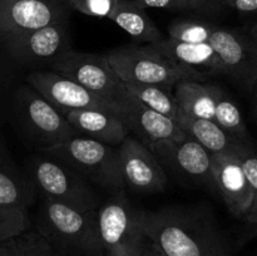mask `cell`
I'll list each match as a JSON object with an SVG mask.
<instances>
[{
  "label": "cell",
  "instance_id": "cell-1",
  "mask_svg": "<svg viewBox=\"0 0 257 256\" xmlns=\"http://www.w3.org/2000/svg\"><path fill=\"white\" fill-rule=\"evenodd\" d=\"M146 236L166 256H231L215 217L198 206H168L143 212Z\"/></svg>",
  "mask_w": 257,
  "mask_h": 256
},
{
  "label": "cell",
  "instance_id": "cell-2",
  "mask_svg": "<svg viewBox=\"0 0 257 256\" xmlns=\"http://www.w3.org/2000/svg\"><path fill=\"white\" fill-rule=\"evenodd\" d=\"M35 231L52 245L57 256H103L97 210L82 212L43 198L35 215Z\"/></svg>",
  "mask_w": 257,
  "mask_h": 256
},
{
  "label": "cell",
  "instance_id": "cell-3",
  "mask_svg": "<svg viewBox=\"0 0 257 256\" xmlns=\"http://www.w3.org/2000/svg\"><path fill=\"white\" fill-rule=\"evenodd\" d=\"M9 119L23 140L39 151L80 136L52 103L24 80L14 93Z\"/></svg>",
  "mask_w": 257,
  "mask_h": 256
},
{
  "label": "cell",
  "instance_id": "cell-4",
  "mask_svg": "<svg viewBox=\"0 0 257 256\" xmlns=\"http://www.w3.org/2000/svg\"><path fill=\"white\" fill-rule=\"evenodd\" d=\"M105 57L123 83H142L173 89L183 80L206 79L191 68L171 60L153 44L123 45L108 52Z\"/></svg>",
  "mask_w": 257,
  "mask_h": 256
},
{
  "label": "cell",
  "instance_id": "cell-5",
  "mask_svg": "<svg viewBox=\"0 0 257 256\" xmlns=\"http://www.w3.org/2000/svg\"><path fill=\"white\" fill-rule=\"evenodd\" d=\"M25 171L43 198L63 203L74 210H98L99 193L92 183L63 161L40 152L29 158Z\"/></svg>",
  "mask_w": 257,
  "mask_h": 256
},
{
  "label": "cell",
  "instance_id": "cell-6",
  "mask_svg": "<svg viewBox=\"0 0 257 256\" xmlns=\"http://www.w3.org/2000/svg\"><path fill=\"white\" fill-rule=\"evenodd\" d=\"M143 212L125 190L112 193L97 210V228L103 256H141L147 242Z\"/></svg>",
  "mask_w": 257,
  "mask_h": 256
},
{
  "label": "cell",
  "instance_id": "cell-7",
  "mask_svg": "<svg viewBox=\"0 0 257 256\" xmlns=\"http://www.w3.org/2000/svg\"><path fill=\"white\" fill-rule=\"evenodd\" d=\"M40 152L63 161L109 195L125 190L117 147L77 136Z\"/></svg>",
  "mask_w": 257,
  "mask_h": 256
},
{
  "label": "cell",
  "instance_id": "cell-8",
  "mask_svg": "<svg viewBox=\"0 0 257 256\" xmlns=\"http://www.w3.org/2000/svg\"><path fill=\"white\" fill-rule=\"evenodd\" d=\"M0 49L22 72L49 69L55 59L73 49L69 20L2 37Z\"/></svg>",
  "mask_w": 257,
  "mask_h": 256
},
{
  "label": "cell",
  "instance_id": "cell-9",
  "mask_svg": "<svg viewBox=\"0 0 257 256\" xmlns=\"http://www.w3.org/2000/svg\"><path fill=\"white\" fill-rule=\"evenodd\" d=\"M49 70L70 78L90 92L112 100L119 109L127 95L124 83L103 54L70 49L55 59L50 64Z\"/></svg>",
  "mask_w": 257,
  "mask_h": 256
},
{
  "label": "cell",
  "instance_id": "cell-10",
  "mask_svg": "<svg viewBox=\"0 0 257 256\" xmlns=\"http://www.w3.org/2000/svg\"><path fill=\"white\" fill-rule=\"evenodd\" d=\"M24 82L34 88L63 115L72 110L97 109L119 115L120 109L114 102L108 100L74 82L49 69L34 70L24 75Z\"/></svg>",
  "mask_w": 257,
  "mask_h": 256
},
{
  "label": "cell",
  "instance_id": "cell-11",
  "mask_svg": "<svg viewBox=\"0 0 257 256\" xmlns=\"http://www.w3.org/2000/svg\"><path fill=\"white\" fill-rule=\"evenodd\" d=\"M162 165L177 177L197 185L215 186L212 173V155L197 141L183 138L163 140L147 145Z\"/></svg>",
  "mask_w": 257,
  "mask_h": 256
},
{
  "label": "cell",
  "instance_id": "cell-12",
  "mask_svg": "<svg viewBox=\"0 0 257 256\" xmlns=\"http://www.w3.org/2000/svg\"><path fill=\"white\" fill-rule=\"evenodd\" d=\"M208 44L217 54L223 74L245 89H252L257 82V45L250 35L215 25Z\"/></svg>",
  "mask_w": 257,
  "mask_h": 256
},
{
  "label": "cell",
  "instance_id": "cell-13",
  "mask_svg": "<svg viewBox=\"0 0 257 256\" xmlns=\"http://www.w3.org/2000/svg\"><path fill=\"white\" fill-rule=\"evenodd\" d=\"M70 0H0V38L69 20Z\"/></svg>",
  "mask_w": 257,
  "mask_h": 256
},
{
  "label": "cell",
  "instance_id": "cell-14",
  "mask_svg": "<svg viewBox=\"0 0 257 256\" xmlns=\"http://www.w3.org/2000/svg\"><path fill=\"white\" fill-rule=\"evenodd\" d=\"M120 171L125 187L136 192H162L167 185V175L146 143L128 135L117 147Z\"/></svg>",
  "mask_w": 257,
  "mask_h": 256
},
{
  "label": "cell",
  "instance_id": "cell-15",
  "mask_svg": "<svg viewBox=\"0 0 257 256\" xmlns=\"http://www.w3.org/2000/svg\"><path fill=\"white\" fill-rule=\"evenodd\" d=\"M212 173L215 187L222 196L226 207L236 218L245 220L252 193L238 153L212 155Z\"/></svg>",
  "mask_w": 257,
  "mask_h": 256
},
{
  "label": "cell",
  "instance_id": "cell-16",
  "mask_svg": "<svg viewBox=\"0 0 257 256\" xmlns=\"http://www.w3.org/2000/svg\"><path fill=\"white\" fill-rule=\"evenodd\" d=\"M119 117L127 130L135 133V137L146 145L187 136L177 120L146 107L128 92L124 102L120 105Z\"/></svg>",
  "mask_w": 257,
  "mask_h": 256
},
{
  "label": "cell",
  "instance_id": "cell-17",
  "mask_svg": "<svg viewBox=\"0 0 257 256\" xmlns=\"http://www.w3.org/2000/svg\"><path fill=\"white\" fill-rule=\"evenodd\" d=\"M38 191L25 168L19 167L0 133V202L29 208Z\"/></svg>",
  "mask_w": 257,
  "mask_h": 256
},
{
  "label": "cell",
  "instance_id": "cell-18",
  "mask_svg": "<svg viewBox=\"0 0 257 256\" xmlns=\"http://www.w3.org/2000/svg\"><path fill=\"white\" fill-rule=\"evenodd\" d=\"M70 124L83 137L118 147L130 135L118 114L97 109L72 110L65 115Z\"/></svg>",
  "mask_w": 257,
  "mask_h": 256
},
{
  "label": "cell",
  "instance_id": "cell-19",
  "mask_svg": "<svg viewBox=\"0 0 257 256\" xmlns=\"http://www.w3.org/2000/svg\"><path fill=\"white\" fill-rule=\"evenodd\" d=\"M153 45L171 60L191 68L202 77L223 74L222 64L208 43H183L167 37Z\"/></svg>",
  "mask_w": 257,
  "mask_h": 256
},
{
  "label": "cell",
  "instance_id": "cell-20",
  "mask_svg": "<svg viewBox=\"0 0 257 256\" xmlns=\"http://www.w3.org/2000/svg\"><path fill=\"white\" fill-rule=\"evenodd\" d=\"M177 123L188 137L197 141L211 155L238 153L245 146H250V143H245L228 135L215 120L195 118L181 112Z\"/></svg>",
  "mask_w": 257,
  "mask_h": 256
},
{
  "label": "cell",
  "instance_id": "cell-21",
  "mask_svg": "<svg viewBox=\"0 0 257 256\" xmlns=\"http://www.w3.org/2000/svg\"><path fill=\"white\" fill-rule=\"evenodd\" d=\"M223 89L218 85L202 84L198 80H183L173 88L181 112L195 118L215 120V108Z\"/></svg>",
  "mask_w": 257,
  "mask_h": 256
},
{
  "label": "cell",
  "instance_id": "cell-22",
  "mask_svg": "<svg viewBox=\"0 0 257 256\" xmlns=\"http://www.w3.org/2000/svg\"><path fill=\"white\" fill-rule=\"evenodd\" d=\"M109 19L137 42L155 44L165 38L148 17L146 9L133 0H118Z\"/></svg>",
  "mask_w": 257,
  "mask_h": 256
},
{
  "label": "cell",
  "instance_id": "cell-23",
  "mask_svg": "<svg viewBox=\"0 0 257 256\" xmlns=\"http://www.w3.org/2000/svg\"><path fill=\"white\" fill-rule=\"evenodd\" d=\"M124 87L128 93L137 98L146 107L175 120L180 117L181 109L176 102L173 89L142 83H124Z\"/></svg>",
  "mask_w": 257,
  "mask_h": 256
},
{
  "label": "cell",
  "instance_id": "cell-24",
  "mask_svg": "<svg viewBox=\"0 0 257 256\" xmlns=\"http://www.w3.org/2000/svg\"><path fill=\"white\" fill-rule=\"evenodd\" d=\"M22 70L0 49V128L9 120L10 107L17 88L24 80Z\"/></svg>",
  "mask_w": 257,
  "mask_h": 256
},
{
  "label": "cell",
  "instance_id": "cell-25",
  "mask_svg": "<svg viewBox=\"0 0 257 256\" xmlns=\"http://www.w3.org/2000/svg\"><path fill=\"white\" fill-rule=\"evenodd\" d=\"M215 122L228 135L245 143H250V135L240 108L223 90L215 108Z\"/></svg>",
  "mask_w": 257,
  "mask_h": 256
},
{
  "label": "cell",
  "instance_id": "cell-26",
  "mask_svg": "<svg viewBox=\"0 0 257 256\" xmlns=\"http://www.w3.org/2000/svg\"><path fill=\"white\" fill-rule=\"evenodd\" d=\"M30 227L32 221L27 208L0 202V242L13 240Z\"/></svg>",
  "mask_w": 257,
  "mask_h": 256
},
{
  "label": "cell",
  "instance_id": "cell-27",
  "mask_svg": "<svg viewBox=\"0 0 257 256\" xmlns=\"http://www.w3.org/2000/svg\"><path fill=\"white\" fill-rule=\"evenodd\" d=\"M215 25L201 20L178 19L168 27V38L183 43H208Z\"/></svg>",
  "mask_w": 257,
  "mask_h": 256
},
{
  "label": "cell",
  "instance_id": "cell-28",
  "mask_svg": "<svg viewBox=\"0 0 257 256\" xmlns=\"http://www.w3.org/2000/svg\"><path fill=\"white\" fill-rule=\"evenodd\" d=\"M238 158L241 161L245 175L247 177L248 185H250L251 193H252V201H251L250 210L245 216V222L248 225L257 226V153L252 148V146H245L238 152Z\"/></svg>",
  "mask_w": 257,
  "mask_h": 256
},
{
  "label": "cell",
  "instance_id": "cell-29",
  "mask_svg": "<svg viewBox=\"0 0 257 256\" xmlns=\"http://www.w3.org/2000/svg\"><path fill=\"white\" fill-rule=\"evenodd\" d=\"M17 256H57L52 245L35 230H28L14 238Z\"/></svg>",
  "mask_w": 257,
  "mask_h": 256
},
{
  "label": "cell",
  "instance_id": "cell-30",
  "mask_svg": "<svg viewBox=\"0 0 257 256\" xmlns=\"http://www.w3.org/2000/svg\"><path fill=\"white\" fill-rule=\"evenodd\" d=\"M74 10L88 17L108 18L114 10L118 0H70Z\"/></svg>",
  "mask_w": 257,
  "mask_h": 256
},
{
  "label": "cell",
  "instance_id": "cell-31",
  "mask_svg": "<svg viewBox=\"0 0 257 256\" xmlns=\"http://www.w3.org/2000/svg\"><path fill=\"white\" fill-rule=\"evenodd\" d=\"M133 2L142 7L143 9H147V8L170 10L187 9L185 0H133Z\"/></svg>",
  "mask_w": 257,
  "mask_h": 256
},
{
  "label": "cell",
  "instance_id": "cell-32",
  "mask_svg": "<svg viewBox=\"0 0 257 256\" xmlns=\"http://www.w3.org/2000/svg\"><path fill=\"white\" fill-rule=\"evenodd\" d=\"M223 4L241 14L257 13V0H223Z\"/></svg>",
  "mask_w": 257,
  "mask_h": 256
},
{
  "label": "cell",
  "instance_id": "cell-33",
  "mask_svg": "<svg viewBox=\"0 0 257 256\" xmlns=\"http://www.w3.org/2000/svg\"><path fill=\"white\" fill-rule=\"evenodd\" d=\"M141 256H166V255L157 247V245H156L155 242H152V241L148 238L145 247H143V251L142 253H141Z\"/></svg>",
  "mask_w": 257,
  "mask_h": 256
},
{
  "label": "cell",
  "instance_id": "cell-34",
  "mask_svg": "<svg viewBox=\"0 0 257 256\" xmlns=\"http://www.w3.org/2000/svg\"><path fill=\"white\" fill-rule=\"evenodd\" d=\"M0 256H17L14 247V238L0 242Z\"/></svg>",
  "mask_w": 257,
  "mask_h": 256
},
{
  "label": "cell",
  "instance_id": "cell-35",
  "mask_svg": "<svg viewBox=\"0 0 257 256\" xmlns=\"http://www.w3.org/2000/svg\"><path fill=\"white\" fill-rule=\"evenodd\" d=\"M210 2L211 0H185L187 9H197V8L208 4Z\"/></svg>",
  "mask_w": 257,
  "mask_h": 256
},
{
  "label": "cell",
  "instance_id": "cell-36",
  "mask_svg": "<svg viewBox=\"0 0 257 256\" xmlns=\"http://www.w3.org/2000/svg\"><path fill=\"white\" fill-rule=\"evenodd\" d=\"M248 35H250L251 39H252L257 45V22L252 25V28H251L250 32H248Z\"/></svg>",
  "mask_w": 257,
  "mask_h": 256
},
{
  "label": "cell",
  "instance_id": "cell-37",
  "mask_svg": "<svg viewBox=\"0 0 257 256\" xmlns=\"http://www.w3.org/2000/svg\"><path fill=\"white\" fill-rule=\"evenodd\" d=\"M252 89L255 90V113H256V117H257V82L255 83V85H253Z\"/></svg>",
  "mask_w": 257,
  "mask_h": 256
}]
</instances>
